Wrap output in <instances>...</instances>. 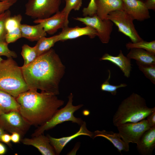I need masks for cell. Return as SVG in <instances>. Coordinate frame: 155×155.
<instances>
[{"label": "cell", "mask_w": 155, "mask_h": 155, "mask_svg": "<svg viewBox=\"0 0 155 155\" xmlns=\"http://www.w3.org/2000/svg\"><path fill=\"white\" fill-rule=\"evenodd\" d=\"M24 80L29 90L57 95L65 67L55 50L51 48L38 56L28 65L21 67Z\"/></svg>", "instance_id": "cell-1"}, {"label": "cell", "mask_w": 155, "mask_h": 155, "mask_svg": "<svg viewBox=\"0 0 155 155\" xmlns=\"http://www.w3.org/2000/svg\"><path fill=\"white\" fill-rule=\"evenodd\" d=\"M57 96L29 90L16 99L19 104V112L27 122L30 125L40 126L49 120L64 104V101Z\"/></svg>", "instance_id": "cell-2"}, {"label": "cell", "mask_w": 155, "mask_h": 155, "mask_svg": "<svg viewBox=\"0 0 155 155\" xmlns=\"http://www.w3.org/2000/svg\"><path fill=\"white\" fill-rule=\"evenodd\" d=\"M154 111L155 107H148L144 98L133 92L119 104L113 116V123L117 127L125 123L138 122Z\"/></svg>", "instance_id": "cell-3"}, {"label": "cell", "mask_w": 155, "mask_h": 155, "mask_svg": "<svg viewBox=\"0 0 155 155\" xmlns=\"http://www.w3.org/2000/svg\"><path fill=\"white\" fill-rule=\"evenodd\" d=\"M29 89L24 79L21 67L12 58L0 62V90L15 98Z\"/></svg>", "instance_id": "cell-4"}, {"label": "cell", "mask_w": 155, "mask_h": 155, "mask_svg": "<svg viewBox=\"0 0 155 155\" xmlns=\"http://www.w3.org/2000/svg\"><path fill=\"white\" fill-rule=\"evenodd\" d=\"M73 94L71 93L68 96V101L65 106L63 108L59 109L49 120L39 126L32 134V136L43 134L45 131L67 121H71L72 123L81 125L84 121L81 118L75 117L74 113L82 107L83 105H73Z\"/></svg>", "instance_id": "cell-5"}, {"label": "cell", "mask_w": 155, "mask_h": 155, "mask_svg": "<svg viewBox=\"0 0 155 155\" xmlns=\"http://www.w3.org/2000/svg\"><path fill=\"white\" fill-rule=\"evenodd\" d=\"M61 0H29L25 13L35 19L48 18L59 11Z\"/></svg>", "instance_id": "cell-6"}, {"label": "cell", "mask_w": 155, "mask_h": 155, "mask_svg": "<svg viewBox=\"0 0 155 155\" xmlns=\"http://www.w3.org/2000/svg\"><path fill=\"white\" fill-rule=\"evenodd\" d=\"M106 19L111 20L117 27L118 31L128 36L132 42L143 39L136 30L132 17L123 10H118L110 13Z\"/></svg>", "instance_id": "cell-7"}, {"label": "cell", "mask_w": 155, "mask_h": 155, "mask_svg": "<svg viewBox=\"0 0 155 155\" xmlns=\"http://www.w3.org/2000/svg\"><path fill=\"white\" fill-rule=\"evenodd\" d=\"M30 126L19 111H11L3 113L0 116V127L11 133L16 132L21 136H23Z\"/></svg>", "instance_id": "cell-8"}, {"label": "cell", "mask_w": 155, "mask_h": 155, "mask_svg": "<svg viewBox=\"0 0 155 155\" xmlns=\"http://www.w3.org/2000/svg\"><path fill=\"white\" fill-rule=\"evenodd\" d=\"M73 19L94 29L97 33V36L102 43L109 42L113 26L111 20L107 19L102 20L96 14L92 16L77 17Z\"/></svg>", "instance_id": "cell-9"}, {"label": "cell", "mask_w": 155, "mask_h": 155, "mask_svg": "<svg viewBox=\"0 0 155 155\" xmlns=\"http://www.w3.org/2000/svg\"><path fill=\"white\" fill-rule=\"evenodd\" d=\"M121 139L125 142L137 144L143 134L150 127L146 119L127 123L117 127Z\"/></svg>", "instance_id": "cell-10"}, {"label": "cell", "mask_w": 155, "mask_h": 155, "mask_svg": "<svg viewBox=\"0 0 155 155\" xmlns=\"http://www.w3.org/2000/svg\"><path fill=\"white\" fill-rule=\"evenodd\" d=\"M69 16L62 10L48 18L35 19L33 22L40 24L46 33L53 35L59 29L68 26Z\"/></svg>", "instance_id": "cell-11"}, {"label": "cell", "mask_w": 155, "mask_h": 155, "mask_svg": "<svg viewBox=\"0 0 155 155\" xmlns=\"http://www.w3.org/2000/svg\"><path fill=\"white\" fill-rule=\"evenodd\" d=\"M123 10L131 16L134 20L142 21L149 18V10L144 1L140 0H122Z\"/></svg>", "instance_id": "cell-12"}, {"label": "cell", "mask_w": 155, "mask_h": 155, "mask_svg": "<svg viewBox=\"0 0 155 155\" xmlns=\"http://www.w3.org/2000/svg\"><path fill=\"white\" fill-rule=\"evenodd\" d=\"M86 135L92 138L93 132L89 131L87 128L85 122L84 121L80 125L79 130L76 133L69 136L55 138L49 135L48 137L50 142L53 147L56 155H59L65 146L70 141L81 135Z\"/></svg>", "instance_id": "cell-13"}, {"label": "cell", "mask_w": 155, "mask_h": 155, "mask_svg": "<svg viewBox=\"0 0 155 155\" xmlns=\"http://www.w3.org/2000/svg\"><path fill=\"white\" fill-rule=\"evenodd\" d=\"M58 35L59 41H64L84 35L93 38L97 36V33L94 29L90 26H86L83 27L78 26L69 27L67 26L62 28V31Z\"/></svg>", "instance_id": "cell-14"}, {"label": "cell", "mask_w": 155, "mask_h": 155, "mask_svg": "<svg viewBox=\"0 0 155 155\" xmlns=\"http://www.w3.org/2000/svg\"><path fill=\"white\" fill-rule=\"evenodd\" d=\"M21 142L24 145L35 147L42 155H56L48 137L47 135L45 136L43 133L32 137L30 138H24L22 140Z\"/></svg>", "instance_id": "cell-15"}, {"label": "cell", "mask_w": 155, "mask_h": 155, "mask_svg": "<svg viewBox=\"0 0 155 155\" xmlns=\"http://www.w3.org/2000/svg\"><path fill=\"white\" fill-rule=\"evenodd\" d=\"M22 20V16L20 14L11 16L7 20L5 23V41L8 44L22 38L21 25Z\"/></svg>", "instance_id": "cell-16"}, {"label": "cell", "mask_w": 155, "mask_h": 155, "mask_svg": "<svg viewBox=\"0 0 155 155\" xmlns=\"http://www.w3.org/2000/svg\"><path fill=\"white\" fill-rule=\"evenodd\" d=\"M137 149L142 155H151L155 148V126L143 134L137 143Z\"/></svg>", "instance_id": "cell-17"}, {"label": "cell", "mask_w": 155, "mask_h": 155, "mask_svg": "<svg viewBox=\"0 0 155 155\" xmlns=\"http://www.w3.org/2000/svg\"><path fill=\"white\" fill-rule=\"evenodd\" d=\"M96 15L102 20L106 19L111 12L123 10L122 0H95Z\"/></svg>", "instance_id": "cell-18"}, {"label": "cell", "mask_w": 155, "mask_h": 155, "mask_svg": "<svg viewBox=\"0 0 155 155\" xmlns=\"http://www.w3.org/2000/svg\"><path fill=\"white\" fill-rule=\"evenodd\" d=\"M99 60L108 61L112 63L119 68L125 76L127 78L130 76L132 68L131 59L124 56L122 50H120L119 53L117 56L106 53Z\"/></svg>", "instance_id": "cell-19"}, {"label": "cell", "mask_w": 155, "mask_h": 155, "mask_svg": "<svg viewBox=\"0 0 155 155\" xmlns=\"http://www.w3.org/2000/svg\"><path fill=\"white\" fill-rule=\"evenodd\" d=\"M98 137H103L108 140L120 153L122 151L127 152L129 150V144L124 141L120 137L118 133L104 130L102 131L97 130L93 132L92 139H94Z\"/></svg>", "instance_id": "cell-20"}, {"label": "cell", "mask_w": 155, "mask_h": 155, "mask_svg": "<svg viewBox=\"0 0 155 155\" xmlns=\"http://www.w3.org/2000/svg\"><path fill=\"white\" fill-rule=\"evenodd\" d=\"M21 30L22 38L31 41H37L42 37L46 36V33L39 24L34 25L21 24Z\"/></svg>", "instance_id": "cell-21"}, {"label": "cell", "mask_w": 155, "mask_h": 155, "mask_svg": "<svg viewBox=\"0 0 155 155\" xmlns=\"http://www.w3.org/2000/svg\"><path fill=\"white\" fill-rule=\"evenodd\" d=\"M127 57L130 59H135L136 62L141 64H155V54L142 49H131Z\"/></svg>", "instance_id": "cell-22"}, {"label": "cell", "mask_w": 155, "mask_h": 155, "mask_svg": "<svg viewBox=\"0 0 155 155\" xmlns=\"http://www.w3.org/2000/svg\"><path fill=\"white\" fill-rule=\"evenodd\" d=\"M20 106L16 98L0 90V116L3 113L13 111H19Z\"/></svg>", "instance_id": "cell-23"}, {"label": "cell", "mask_w": 155, "mask_h": 155, "mask_svg": "<svg viewBox=\"0 0 155 155\" xmlns=\"http://www.w3.org/2000/svg\"><path fill=\"white\" fill-rule=\"evenodd\" d=\"M59 41L58 34L49 37L44 36L40 38L35 46L38 56L49 50Z\"/></svg>", "instance_id": "cell-24"}, {"label": "cell", "mask_w": 155, "mask_h": 155, "mask_svg": "<svg viewBox=\"0 0 155 155\" xmlns=\"http://www.w3.org/2000/svg\"><path fill=\"white\" fill-rule=\"evenodd\" d=\"M21 55L24 61L23 66H26L33 61L37 57L36 48L24 44L22 47Z\"/></svg>", "instance_id": "cell-25"}, {"label": "cell", "mask_w": 155, "mask_h": 155, "mask_svg": "<svg viewBox=\"0 0 155 155\" xmlns=\"http://www.w3.org/2000/svg\"><path fill=\"white\" fill-rule=\"evenodd\" d=\"M125 46L128 50L132 48L141 49L155 54V40L147 42L143 40L135 43L129 42L126 44Z\"/></svg>", "instance_id": "cell-26"}, {"label": "cell", "mask_w": 155, "mask_h": 155, "mask_svg": "<svg viewBox=\"0 0 155 155\" xmlns=\"http://www.w3.org/2000/svg\"><path fill=\"white\" fill-rule=\"evenodd\" d=\"M139 69L152 82L155 84V64L146 65L136 62Z\"/></svg>", "instance_id": "cell-27"}, {"label": "cell", "mask_w": 155, "mask_h": 155, "mask_svg": "<svg viewBox=\"0 0 155 155\" xmlns=\"http://www.w3.org/2000/svg\"><path fill=\"white\" fill-rule=\"evenodd\" d=\"M109 75L107 79L101 85L100 89L101 90L110 93L113 96L115 95L117 93V89L119 88L125 87L127 86V85L124 83L118 85H113L110 84L109 80L111 77L110 71L108 70Z\"/></svg>", "instance_id": "cell-28"}, {"label": "cell", "mask_w": 155, "mask_h": 155, "mask_svg": "<svg viewBox=\"0 0 155 155\" xmlns=\"http://www.w3.org/2000/svg\"><path fill=\"white\" fill-rule=\"evenodd\" d=\"M11 16V12L9 9L0 14V42L5 41L6 32L5 23L7 20Z\"/></svg>", "instance_id": "cell-29"}, {"label": "cell", "mask_w": 155, "mask_h": 155, "mask_svg": "<svg viewBox=\"0 0 155 155\" xmlns=\"http://www.w3.org/2000/svg\"><path fill=\"white\" fill-rule=\"evenodd\" d=\"M65 3V7L62 10L69 15L72 10L78 11L81 7L82 0H64Z\"/></svg>", "instance_id": "cell-30"}, {"label": "cell", "mask_w": 155, "mask_h": 155, "mask_svg": "<svg viewBox=\"0 0 155 155\" xmlns=\"http://www.w3.org/2000/svg\"><path fill=\"white\" fill-rule=\"evenodd\" d=\"M8 44L5 41L0 42V56H4L7 58H16L17 57L16 53L9 49Z\"/></svg>", "instance_id": "cell-31"}, {"label": "cell", "mask_w": 155, "mask_h": 155, "mask_svg": "<svg viewBox=\"0 0 155 155\" xmlns=\"http://www.w3.org/2000/svg\"><path fill=\"white\" fill-rule=\"evenodd\" d=\"M82 11L84 17L92 16L96 14L95 0H90L87 7H84Z\"/></svg>", "instance_id": "cell-32"}, {"label": "cell", "mask_w": 155, "mask_h": 155, "mask_svg": "<svg viewBox=\"0 0 155 155\" xmlns=\"http://www.w3.org/2000/svg\"><path fill=\"white\" fill-rule=\"evenodd\" d=\"M13 5L8 2L0 1V14L9 9Z\"/></svg>", "instance_id": "cell-33"}, {"label": "cell", "mask_w": 155, "mask_h": 155, "mask_svg": "<svg viewBox=\"0 0 155 155\" xmlns=\"http://www.w3.org/2000/svg\"><path fill=\"white\" fill-rule=\"evenodd\" d=\"M147 118L146 120L149 126L151 127L155 126V111Z\"/></svg>", "instance_id": "cell-34"}, {"label": "cell", "mask_w": 155, "mask_h": 155, "mask_svg": "<svg viewBox=\"0 0 155 155\" xmlns=\"http://www.w3.org/2000/svg\"><path fill=\"white\" fill-rule=\"evenodd\" d=\"M144 4L148 9L155 10V0H144Z\"/></svg>", "instance_id": "cell-35"}, {"label": "cell", "mask_w": 155, "mask_h": 155, "mask_svg": "<svg viewBox=\"0 0 155 155\" xmlns=\"http://www.w3.org/2000/svg\"><path fill=\"white\" fill-rule=\"evenodd\" d=\"M21 135L17 132H13L11 135V141L14 143L19 142L20 140Z\"/></svg>", "instance_id": "cell-36"}, {"label": "cell", "mask_w": 155, "mask_h": 155, "mask_svg": "<svg viewBox=\"0 0 155 155\" xmlns=\"http://www.w3.org/2000/svg\"><path fill=\"white\" fill-rule=\"evenodd\" d=\"M1 142H3L7 144H9L11 141V135L5 133L2 134L1 137Z\"/></svg>", "instance_id": "cell-37"}, {"label": "cell", "mask_w": 155, "mask_h": 155, "mask_svg": "<svg viewBox=\"0 0 155 155\" xmlns=\"http://www.w3.org/2000/svg\"><path fill=\"white\" fill-rule=\"evenodd\" d=\"M6 149L5 146L0 142V155L4 154L6 152Z\"/></svg>", "instance_id": "cell-38"}, {"label": "cell", "mask_w": 155, "mask_h": 155, "mask_svg": "<svg viewBox=\"0 0 155 155\" xmlns=\"http://www.w3.org/2000/svg\"><path fill=\"white\" fill-rule=\"evenodd\" d=\"M18 0H0V1L7 2L10 3L12 4L15 3Z\"/></svg>", "instance_id": "cell-39"}, {"label": "cell", "mask_w": 155, "mask_h": 155, "mask_svg": "<svg viewBox=\"0 0 155 155\" xmlns=\"http://www.w3.org/2000/svg\"><path fill=\"white\" fill-rule=\"evenodd\" d=\"M6 132L4 131L2 128L0 127V142H1V135L3 134L6 133Z\"/></svg>", "instance_id": "cell-40"}, {"label": "cell", "mask_w": 155, "mask_h": 155, "mask_svg": "<svg viewBox=\"0 0 155 155\" xmlns=\"http://www.w3.org/2000/svg\"><path fill=\"white\" fill-rule=\"evenodd\" d=\"M3 59H2L0 56V62H1V61H2L3 60Z\"/></svg>", "instance_id": "cell-41"}, {"label": "cell", "mask_w": 155, "mask_h": 155, "mask_svg": "<svg viewBox=\"0 0 155 155\" xmlns=\"http://www.w3.org/2000/svg\"><path fill=\"white\" fill-rule=\"evenodd\" d=\"M140 0L143 1H144V0Z\"/></svg>", "instance_id": "cell-42"}]
</instances>
